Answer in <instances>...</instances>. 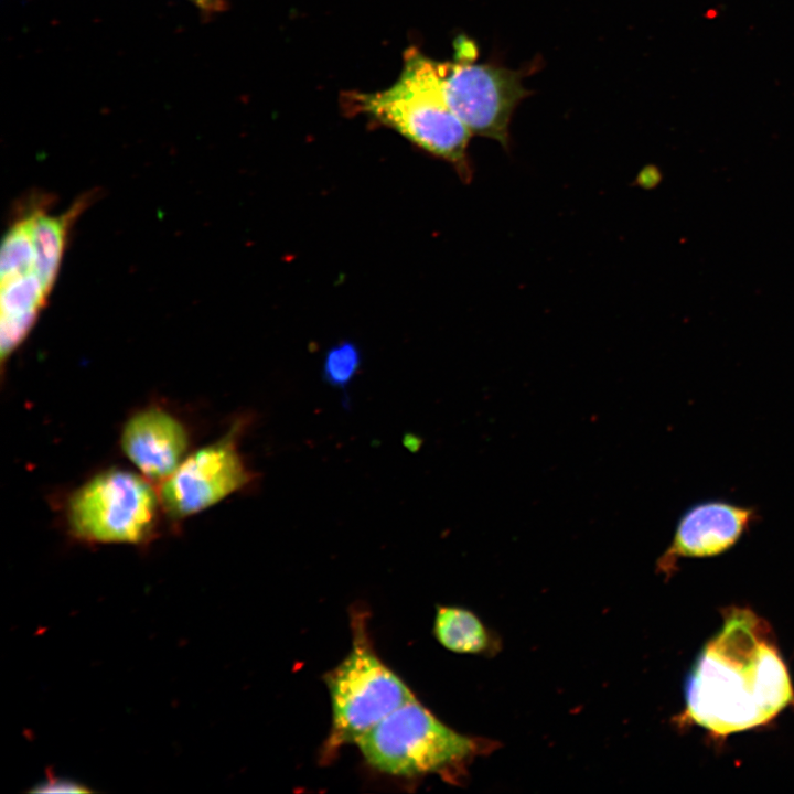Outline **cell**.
<instances>
[{
	"label": "cell",
	"instance_id": "cell-16",
	"mask_svg": "<svg viewBox=\"0 0 794 794\" xmlns=\"http://www.w3.org/2000/svg\"><path fill=\"white\" fill-rule=\"evenodd\" d=\"M193 1L198 8H201L204 11H215L221 9L222 7V0H191Z\"/></svg>",
	"mask_w": 794,
	"mask_h": 794
},
{
	"label": "cell",
	"instance_id": "cell-7",
	"mask_svg": "<svg viewBox=\"0 0 794 794\" xmlns=\"http://www.w3.org/2000/svg\"><path fill=\"white\" fill-rule=\"evenodd\" d=\"M444 98L472 135L508 149L509 125L518 104L530 94L524 73L494 63L458 60L440 63Z\"/></svg>",
	"mask_w": 794,
	"mask_h": 794
},
{
	"label": "cell",
	"instance_id": "cell-2",
	"mask_svg": "<svg viewBox=\"0 0 794 794\" xmlns=\"http://www.w3.org/2000/svg\"><path fill=\"white\" fill-rule=\"evenodd\" d=\"M358 106L397 130L421 149L451 163L469 181L471 131L444 98L440 62L412 49L404 69L389 88L356 96Z\"/></svg>",
	"mask_w": 794,
	"mask_h": 794
},
{
	"label": "cell",
	"instance_id": "cell-8",
	"mask_svg": "<svg viewBox=\"0 0 794 794\" xmlns=\"http://www.w3.org/2000/svg\"><path fill=\"white\" fill-rule=\"evenodd\" d=\"M191 442V430L184 419L160 404L135 410L125 420L119 434L122 454L157 485L190 453Z\"/></svg>",
	"mask_w": 794,
	"mask_h": 794
},
{
	"label": "cell",
	"instance_id": "cell-3",
	"mask_svg": "<svg viewBox=\"0 0 794 794\" xmlns=\"http://www.w3.org/2000/svg\"><path fill=\"white\" fill-rule=\"evenodd\" d=\"M366 762L395 776L438 773L450 782L468 765L495 749V742L460 733L416 699L404 704L355 742Z\"/></svg>",
	"mask_w": 794,
	"mask_h": 794
},
{
	"label": "cell",
	"instance_id": "cell-4",
	"mask_svg": "<svg viewBox=\"0 0 794 794\" xmlns=\"http://www.w3.org/2000/svg\"><path fill=\"white\" fill-rule=\"evenodd\" d=\"M153 484L138 471L120 466L98 470L64 497L66 533L89 545L150 544L167 521Z\"/></svg>",
	"mask_w": 794,
	"mask_h": 794
},
{
	"label": "cell",
	"instance_id": "cell-6",
	"mask_svg": "<svg viewBox=\"0 0 794 794\" xmlns=\"http://www.w3.org/2000/svg\"><path fill=\"white\" fill-rule=\"evenodd\" d=\"M246 419H237L225 434L190 452L176 470L158 484L167 522L174 527L250 484L255 474L239 450Z\"/></svg>",
	"mask_w": 794,
	"mask_h": 794
},
{
	"label": "cell",
	"instance_id": "cell-9",
	"mask_svg": "<svg viewBox=\"0 0 794 794\" xmlns=\"http://www.w3.org/2000/svg\"><path fill=\"white\" fill-rule=\"evenodd\" d=\"M757 519L754 508L723 500L693 505L680 516L669 546L657 561L658 570L669 575L682 558L712 557L727 551Z\"/></svg>",
	"mask_w": 794,
	"mask_h": 794
},
{
	"label": "cell",
	"instance_id": "cell-11",
	"mask_svg": "<svg viewBox=\"0 0 794 794\" xmlns=\"http://www.w3.org/2000/svg\"><path fill=\"white\" fill-rule=\"evenodd\" d=\"M433 635L447 650L459 654L493 655L500 650L496 635L472 611L455 605H439Z\"/></svg>",
	"mask_w": 794,
	"mask_h": 794
},
{
	"label": "cell",
	"instance_id": "cell-5",
	"mask_svg": "<svg viewBox=\"0 0 794 794\" xmlns=\"http://www.w3.org/2000/svg\"><path fill=\"white\" fill-rule=\"evenodd\" d=\"M354 618L351 651L325 674L332 707L325 754L356 742L394 710L416 699L409 687L374 651L363 616Z\"/></svg>",
	"mask_w": 794,
	"mask_h": 794
},
{
	"label": "cell",
	"instance_id": "cell-13",
	"mask_svg": "<svg viewBox=\"0 0 794 794\" xmlns=\"http://www.w3.org/2000/svg\"><path fill=\"white\" fill-rule=\"evenodd\" d=\"M49 296L35 271L1 283V318L37 320Z\"/></svg>",
	"mask_w": 794,
	"mask_h": 794
},
{
	"label": "cell",
	"instance_id": "cell-12",
	"mask_svg": "<svg viewBox=\"0 0 794 794\" xmlns=\"http://www.w3.org/2000/svg\"><path fill=\"white\" fill-rule=\"evenodd\" d=\"M37 207L17 219L4 236L0 257L1 283L34 271L32 225Z\"/></svg>",
	"mask_w": 794,
	"mask_h": 794
},
{
	"label": "cell",
	"instance_id": "cell-1",
	"mask_svg": "<svg viewBox=\"0 0 794 794\" xmlns=\"http://www.w3.org/2000/svg\"><path fill=\"white\" fill-rule=\"evenodd\" d=\"M793 699L771 627L751 610H727L687 676L685 716L727 736L769 722Z\"/></svg>",
	"mask_w": 794,
	"mask_h": 794
},
{
	"label": "cell",
	"instance_id": "cell-10",
	"mask_svg": "<svg viewBox=\"0 0 794 794\" xmlns=\"http://www.w3.org/2000/svg\"><path fill=\"white\" fill-rule=\"evenodd\" d=\"M89 201L88 195L83 196L57 216H51L40 207L35 212L32 225L34 271L47 296L60 270L68 232Z\"/></svg>",
	"mask_w": 794,
	"mask_h": 794
},
{
	"label": "cell",
	"instance_id": "cell-15",
	"mask_svg": "<svg viewBox=\"0 0 794 794\" xmlns=\"http://www.w3.org/2000/svg\"><path fill=\"white\" fill-rule=\"evenodd\" d=\"M31 792L33 793H89L90 790L78 782L47 775L46 780L36 784Z\"/></svg>",
	"mask_w": 794,
	"mask_h": 794
},
{
	"label": "cell",
	"instance_id": "cell-14",
	"mask_svg": "<svg viewBox=\"0 0 794 794\" xmlns=\"http://www.w3.org/2000/svg\"><path fill=\"white\" fill-rule=\"evenodd\" d=\"M361 363L358 347L354 343L342 342L328 351L322 368L323 379L332 387L346 389Z\"/></svg>",
	"mask_w": 794,
	"mask_h": 794
}]
</instances>
